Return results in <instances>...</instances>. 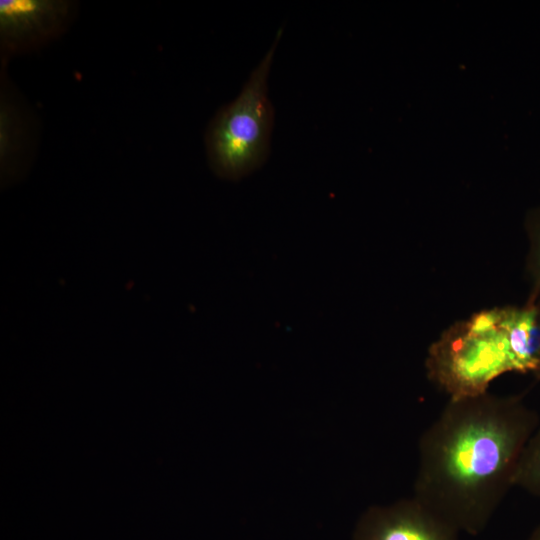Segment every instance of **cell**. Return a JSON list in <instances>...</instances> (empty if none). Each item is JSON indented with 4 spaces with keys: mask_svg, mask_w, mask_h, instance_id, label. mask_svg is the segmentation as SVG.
Masks as SVG:
<instances>
[{
    "mask_svg": "<svg viewBox=\"0 0 540 540\" xmlns=\"http://www.w3.org/2000/svg\"><path fill=\"white\" fill-rule=\"evenodd\" d=\"M515 486L540 498V425L522 454L515 476Z\"/></svg>",
    "mask_w": 540,
    "mask_h": 540,
    "instance_id": "7",
    "label": "cell"
},
{
    "mask_svg": "<svg viewBox=\"0 0 540 540\" xmlns=\"http://www.w3.org/2000/svg\"><path fill=\"white\" fill-rule=\"evenodd\" d=\"M534 376L537 380H540V369L534 374Z\"/></svg>",
    "mask_w": 540,
    "mask_h": 540,
    "instance_id": "9",
    "label": "cell"
},
{
    "mask_svg": "<svg viewBox=\"0 0 540 540\" xmlns=\"http://www.w3.org/2000/svg\"><path fill=\"white\" fill-rule=\"evenodd\" d=\"M425 368L449 399L487 393L505 373L534 375L540 369V302L486 309L456 322L431 344Z\"/></svg>",
    "mask_w": 540,
    "mask_h": 540,
    "instance_id": "2",
    "label": "cell"
},
{
    "mask_svg": "<svg viewBox=\"0 0 540 540\" xmlns=\"http://www.w3.org/2000/svg\"><path fill=\"white\" fill-rule=\"evenodd\" d=\"M525 230L529 241L526 272L530 283L528 301L540 298V207L529 210L525 217Z\"/></svg>",
    "mask_w": 540,
    "mask_h": 540,
    "instance_id": "6",
    "label": "cell"
},
{
    "mask_svg": "<svg viewBox=\"0 0 540 540\" xmlns=\"http://www.w3.org/2000/svg\"><path fill=\"white\" fill-rule=\"evenodd\" d=\"M281 32L238 97L222 107L208 126V160L214 173L223 179L247 176L269 155L274 109L267 94V78Z\"/></svg>",
    "mask_w": 540,
    "mask_h": 540,
    "instance_id": "3",
    "label": "cell"
},
{
    "mask_svg": "<svg viewBox=\"0 0 540 540\" xmlns=\"http://www.w3.org/2000/svg\"><path fill=\"white\" fill-rule=\"evenodd\" d=\"M539 425L519 394L449 399L420 437L413 497L459 533L479 535L515 486Z\"/></svg>",
    "mask_w": 540,
    "mask_h": 540,
    "instance_id": "1",
    "label": "cell"
},
{
    "mask_svg": "<svg viewBox=\"0 0 540 540\" xmlns=\"http://www.w3.org/2000/svg\"><path fill=\"white\" fill-rule=\"evenodd\" d=\"M68 14V4L51 0H1L0 31L4 44L22 48L53 35Z\"/></svg>",
    "mask_w": 540,
    "mask_h": 540,
    "instance_id": "5",
    "label": "cell"
},
{
    "mask_svg": "<svg viewBox=\"0 0 540 540\" xmlns=\"http://www.w3.org/2000/svg\"><path fill=\"white\" fill-rule=\"evenodd\" d=\"M527 540H540V524L532 531Z\"/></svg>",
    "mask_w": 540,
    "mask_h": 540,
    "instance_id": "8",
    "label": "cell"
},
{
    "mask_svg": "<svg viewBox=\"0 0 540 540\" xmlns=\"http://www.w3.org/2000/svg\"><path fill=\"white\" fill-rule=\"evenodd\" d=\"M460 533L413 496L369 507L352 540H459Z\"/></svg>",
    "mask_w": 540,
    "mask_h": 540,
    "instance_id": "4",
    "label": "cell"
}]
</instances>
